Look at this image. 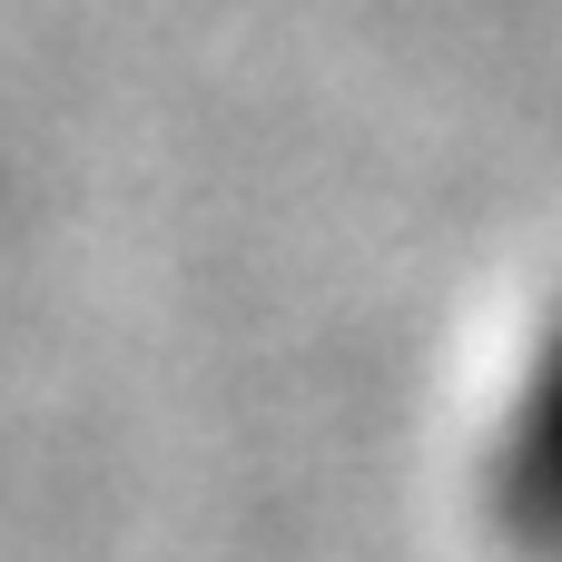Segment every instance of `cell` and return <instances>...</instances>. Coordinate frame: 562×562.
I'll list each match as a JSON object with an SVG mask.
<instances>
[{
	"instance_id": "obj_1",
	"label": "cell",
	"mask_w": 562,
	"mask_h": 562,
	"mask_svg": "<svg viewBox=\"0 0 562 562\" xmlns=\"http://www.w3.org/2000/svg\"><path fill=\"white\" fill-rule=\"evenodd\" d=\"M494 514L514 524V543L562 562V326L543 336L514 415H504V445H494Z\"/></svg>"
}]
</instances>
